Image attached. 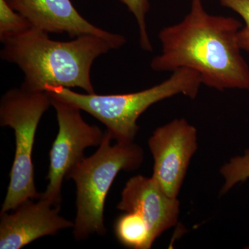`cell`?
<instances>
[{"label": "cell", "instance_id": "10", "mask_svg": "<svg viewBox=\"0 0 249 249\" xmlns=\"http://www.w3.org/2000/svg\"><path fill=\"white\" fill-rule=\"evenodd\" d=\"M180 203L163 191L153 178L137 175L129 178L117 209L135 213L147 222L153 240L177 224Z\"/></svg>", "mask_w": 249, "mask_h": 249}, {"label": "cell", "instance_id": "13", "mask_svg": "<svg viewBox=\"0 0 249 249\" xmlns=\"http://www.w3.org/2000/svg\"><path fill=\"white\" fill-rule=\"evenodd\" d=\"M220 173L225 179L221 193L225 194L235 184L249 178V150L243 156L233 157L221 168Z\"/></svg>", "mask_w": 249, "mask_h": 249}, {"label": "cell", "instance_id": "5", "mask_svg": "<svg viewBox=\"0 0 249 249\" xmlns=\"http://www.w3.org/2000/svg\"><path fill=\"white\" fill-rule=\"evenodd\" d=\"M50 106V96L45 91L22 88L10 89L1 98L0 124L14 129L16 152L1 214L16 209L28 199L40 197L34 182L32 152L37 126Z\"/></svg>", "mask_w": 249, "mask_h": 249}, {"label": "cell", "instance_id": "11", "mask_svg": "<svg viewBox=\"0 0 249 249\" xmlns=\"http://www.w3.org/2000/svg\"><path fill=\"white\" fill-rule=\"evenodd\" d=\"M115 233L123 245L131 249H150L155 242L147 222L135 213H125L118 218Z\"/></svg>", "mask_w": 249, "mask_h": 249}, {"label": "cell", "instance_id": "15", "mask_svg": "<svg viewBox=\"0 0 249 249\" xmlns=\"http://www.w3.org/2000/svg\"><path fill=\"white\" fill-rule=\"evenodd\" d=\"M224 7L235 11L245 21V27L237 34V40L242 50L249 53V0H219Z\"/></svg>", "mask_w": 249, "mask_h": 249}, {"label": "cell", "instance_id": "4", "mask_svg": "<svg viewBox=\"0 0 249 249\" xmlns=\"http://www.w3.org/2000/svg\"><path fill=\"white\" fill-rule=\"evenodd\" d=\"M110 133L106 131L97 151L83 159L67 176L76 185L77 212L73 233L75 240L106 232L104 208L106 196L116 175L121 170L133 171L142 165L143 151L134 142L111 144Z\"/></svg>", "mask_w": 249, "mask_h": 249}, {"label": "cell", "instance_id": "7", "mask_svg": "<svg viewBox=\"0 0 249 249\" xmlns=\"http://www.w3.org/2000/svg\"><path fill=\"white\" fill-rule=\"evenodd\" d=\"M148 145L154 159L152 178L168 196L178 198L198 148L197 131L186 119H175L155 129Z\"/></svg>", "mask_w": 249, "mask_h": 249}, {"label": "cell", "instance_id": "2", "mask_svg": "<svg viewBox=\"0 0 249 249\" xmlns=\"http://www.w3.org/2000/svg\"><path fill=\"white\" fill-rule=\"evenodd\" d=\"M125 42L124 37L110 40L92 35L62 42L52 40L47 33L31 27L2 43L1 58L22 70L23 89L45 91L46 87L60 86L94 93L91 78L93 62Z\"/></svg>", "mask_w": 249, "mask_h": 249}, {"label": "cell", "instance_id": "12", "mask_svg": "<svg viewBox=\"0 0 249 249\" xmlns=\"http://www.w3.org/2000/svg\"><path fill=\"white\" fill-rule=\"evenodd\" d=\"M32 27L22 15L15 11L6 0H0V40L4 43Z\"/></svg>", "mask_w": 249, "mask_h": 249}, {"label": "cell", "instance_id": "9", "mask_svg": "<svg viewBox=\"0 0 249 249\" xmlns=\"http://www.w3.org/2000/svg\"><path fill=\"white\" fill-rule=\"evenodd\" d=\"M27 18L32 27L47 34H67L71 37L97 36L110 40L124 38L93 25L77 11L71 0H6Z\"/></svg>", "mask_w": 249, "mask_h": 249}, {"label": "cell", "instance_id": "8", "mask_svg": "<svg viewBox=\"0 0 249 249\" xmlns=\"http://www.w3.org/2000/svg\"><path fill=\"white\" fill-rule=\"evenodd\" d=\"M28 199L12 212L1 214L0 249H20L40 237L54 235L74 223L60 215V207L45 199Z\"/></svg>", "mask_w": 249, "mask_h": 249}, {"label": "cell", "instance_id": "14", "mask_svg": "<svg viewBox=\"0 0 249 249\" xmlns=\"http://www.w3.org/2000/svg\"><path fill=\"white\" fill-rule=\"evenodd\" d=\"M125 5L137 20L139 29V42L145 52H151L152 46L147 33L146 16L150 11L149 0H119Z\"/></svg>", "mask_w": 249, "mask_h": 249}, {"label": "cell", "instance_id": "3", "mask_svg": "<svg viewBox=\"0 0 249 249\" xmlns=\"http://www.w3.org/2000/svg\"><path fill=\"white\" fill-rule=\"evenodd\" d=\"M200 75L191 69L173 71L160 84L137 92L101 95L81 93L70 88L48 86L45 91L49 96L75 106L101 121L116 142H134L139 131L137 121L152 105L166 98L182 94L194 99L201 85Z\"/></svg>", "mask_w": 249, "mask_h": 249}, {"label": "cell", "instance_id": "6", "mask_svg": "<svg viewBox=\"0 0 249 249\" xmlns=\"http://www.w3.org/2000/svg\"><path fill=\"white\" fill-rule=\"evenodd\" d=\"M50 98L52 106L56 111L58 132L49 154L50 165L47 177L49 183L40 198L60 207L64 179L72 168L85 158V149L101 145L106 132L85 121L78 108Z\"/></svg>", "mask_w": 249, "mask_h": 249}, {"label": "cell", "instance_id": "1", "mask_svg": "<svg viewBox=\"0 0 249 249\" xmlns=\"http://www.w3.org/2000/svg\"><path fill=\"white\" fill-rule=\"evenodd\" d=\"M242 27L238 19L210 15L201 0H192L191 11L181 22L160 31L161 53L152 60L151 68L191 69L209 88L249 91V67L237 40Z\"/></svg>", "mask_w": 249, "mask_h": 249}]
</instances>
